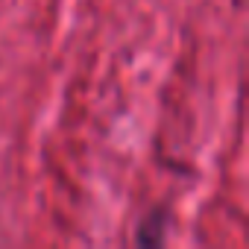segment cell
<instances>
[{
	"instance_id": "6da1fadb",
	"label": "cell",
	"mask_w": 249,
	"mask_h": 249,
	"mask_svg": "<svg viewBox=\"0 0 249 249\" xmlns=\"http://www.w3.org/2000/svg\"><path fill=\"white\" fill-rule=\"evenodd\" d=\"M167 223H170V214L167 208H150L147 217L138 223L135 229V243L138 246H161L167 240Z\"/></svg>"
}]
</instances>
